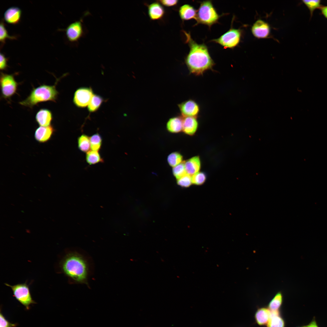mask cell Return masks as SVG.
<instances>
[{"label": "cell", "instance_id": "6da1fadb", "mask_svg": "<svg viewBox=\"0 0 327 327\" xmlns=\"http://www.w3.org/2000/svg\"><path fill=\"white\" fill-rule=\"evenodd\" d=\"M183 32L186 38V41L190 48L185 59L189 73L196 76L203 75L206 71L212 70L215 63L205 45L197 43L189 33L185 31Z\"/></svg>", "mask_w": 327, "mask_h": 327}, {"label": "cell", "instance_id": "7a4b0ae2", "mask_svg": "<svg viewBox=\"0 0 327 327\" xmlns=\"http://www.w3.org/2000/svg\"><path fill=\"white\" fill-rule=\"evenodd\" d=\"M61 271L73 282L88 284L89 268L87 260L77 252L67 254L60 263Z\"/></svg>", "mask_w": 327, "mask_h": 327}, {"label": "cell", "instance_id": "3957f363", "mask_svg": "<svg viewBox=\"0 0 327 327\" xmlns=\"http://www.w3.org/2000/svg\"><path fill=\"white\" fill-rule=\"evenodd\" d=\"M58 80H57L54 85L43 84L36 88H34L27 98L19 102V104L31 108L41 102L48 101L56 102L58 92L55 86Z\"/></svg>", "mask_w": 327, "mask_h": 327}, {"label": "cell", "instance_id": "277c9868", "mask_svg": "<svg viewBox=\"0 0 327 327\" xmlns=\"http://www.w3.org/2000/svg\"><path fill=\"white\" fill-rule=\"evenodd\" d=\"M220 17L211 2L204 1L200 2L197 10L196 24H201L210 27L218 22Z\"/></svg>", "mask_w": 327, "mask_h": 327}, {"label": "cell", "instance_id": "5b68a950", "mask_svg": "<svg viewBox=\"0 0 327 327\" xmlns=\"http://www.w3.org/2000/svg\"><path fill=\"white\" fill-rule=\"evenodd\" d=\"M5 284L10 287L13 296L27 310L30 309L31 305L36 303L32 298L29 286L27 283H19L14 285L6 283Z\"/></svg>", "mask_w": 327, "mask_h": 327}, {"label": "cell", "instance_id": "8992f818", "mask_svg": "<svg viewBox=\"0 0 327 327\" xmlns=\"http://www.w3.org/2000/svg\"><path fill=\"white\" fill-rule=\"evenodd\" d=\"M242 35V31L240 29L232 28L212 41L218 44L225 48H233L239 44Z\"/></svg>", "mask_w": 327, "mask_h": 327}, {"label": "cell", "instance_id": "52a82bcc", "mask_svg": "<svg viewBox=\"0 0 327 327\" xmlns=\"http://www.w3.org/2000/svg\"><path fill=\"white\" fill-rule=\"evenodd\" d=\"M0 84L2 97L4 99H9L16 93L18 84L13 75L1 72Z\"/></svg>", "mask_w": 327, "mask_h": 327}, {"label": "cell", "instance_id": "ba28073f", "mask_svg": "<svg viewBox=\"0 0 327 327\" xmlns=\"http://www.w3.org/2000/svg\"><path fill=\"white\" fill-rule=\"evenodd\" d=\"M94 94L93 90L91 88H79L74 93L73 102L78 107H85L89 104Z\"/></svg>", "mask_w": 327, "mask_h": 327}, {"label": "cell", "instance_id": "9c48e42d", "mask_svg": "<svg viewBox=\"0 0 327 327\" xmlns=\"http://www.w3.org/2000/svg\"><path fill=\"white\" fill-rule=\"evenodd\" d=\"M181 115L183 117H197L200 112L199 105L195 101L189 99L178 104Z\"/></svg>", "mask_w": 327, "mask_h": 327}, {"label": "cell", "instance_id": "30bf717a", "mask_svg": "<svg viewBox=\"0 0 327 327\" xmlns=\"http://www.w3.org/2000/svg\"><path fill=\"white\" fill-rule=\"evenodd\" d=\"M82 20L81 19L71 23L65 29L66 37L70 42H77L82 36L84 30Z\"/></svg>", "mask_w": 327, "mask_h": 327}, {"label": "cell", "instance_id": "8fae6325", "mask_svg": "<svg viewBox=\"0 0 327 327\" xmlns=\"http://www.w3.org/2000/svg\"><path fill=\"white\" fill-rule=\"evenodd\" d=\"M270 27L269 24L261 20H256L253 25L251 31L253 36L258 39L269 38L270 33Z\"/></svg>", "mask_w": 327, "mask_h": 327}, {"label": "cell", "instance_id": "7c38bea8", "mask_svg": "<svg viewBox=\"0 0 327 327\" xmlns=\"http://www.w3.org/2000/svg\"><path fill=\"white\" fill-rule=\"evenodd\" d=\"M54 130L51 125L47 127L40 126L35 130V138L39 143L46 142L50 139Z\"/></svg>", "mask_w": 327, "mask_h": 327}, {"label": "cell", "instance_id": "4fadbf2b", "mask_svg": "<svg viewBox=\"0 0 327 327\" xmlns=\"http://www.w3.org/2000/svg\"><path fill=\"white\" fill-rule=\"evenodd\" d=\"M148 13L150 18L153 20L161 19L164 16L165 11L159 2H154L147 5Z\"/></svg>", "mask_w": 327, "mask_h": 327}, {"label": "cell", "instance_id": "5bb4252c", "mask_svg": "<svg viewBox=\"0 0 327 327\" xmlns=\"http://www.w3.org/2000/svg\"><path fill=\"white\" fill-rule=\"evenodd\" d=\"M52 118L51 112L46 109H40L35 116L36 121L40 126L47 127L51 125Z\"/></svg>", "mask_w": 327, "mask_h": 327}, {"label": "cell", "instance_id": "9a60e30c", "mask_svg": "<svg viewBox=\"0 0 327 327\" xmlns=\"http://www.w3.org/2000/svg\"><path fill=\"white\" fill-rule=\"evenodd\" d=\"M21 14V10L18 7H12L8 8L4 14V18L8 23L11 24H17L20 19Z\"/></svg>", "mask_w": 327, "mask_h": 327}, {"label": "cell", "instance_id": "2e32d148", "mask_svg": "<svg viewBox=\"0 0 327 327\" xmlns=\"http://www.w3.org/2000/svg\"><path fill=\"white\" fill-rule=\"evenodd\" d=\"M196 118L191 117H183V130L185 133L192 135L196 132L198 126Z\"/></svg>", "mask_w": 327, "mask_h": 327}, {"label": "cell", "instance_id": "e0dca14e", "mask_svg": "<svg viewBox=\"0 0 327 327\" xmlns=\"http://www.w3.org/2000/svg\"><path fill=\"white\" fill-rule=\"evenodd\" d=\"M197 10L192 6L186 4L180 6L179 10V14L181 19L187 21L194 19L196 20Z\"/></svg>", "mask_w": 327, "mask_h": 327}, {"label": "cell", "instance_id": "ac0fdd59", "mask_svg": "<svg viewBox=\"0 0 327 327\" xmlns=\"http://www.w3.org/2000/svg\"><path fill=\"white\" fill-rule=\"evenodd\" d=\"M271 315V311L268 308L263 307L259 308L256 312L255 319L256 322L260 325L267 324Z\"/></svg>", "mask_w": 327, "mask_h": 327}, {"label": "cell", "instance_id": "d6986e66", "mask_svg": "<svg viewBox=\"0 0 327 327\" xmlns=\"http://www.w3.org/2000/svg\"><path fill=\"white\" fill-rule=\"evenodd\" d=\"M187 174L192 176L198 172L200 167V162L198 157H193L184 163Z\"/></svg>", "mask_w": 327, "mask_h": 327}, {"label": "cell", "instance_id": "ffe728a7", "mask_svg": "<svg viewBox=\"0 0 327 327\" xmlns=\"http://www.w3.org/2000/svg\"><path fill=\"white\" fill-rule=\"evenodd\" d=\"M183 119L181 117L177 116L169 119L167 124V130L172 133H177L183 130Z\"/></svg>", "mask_w": 327, "mask_h": 327}, {"label": "cell", "instance_id": "44dd1931", "mask_svg": "<svg viewBox=\"0 0 327 327\" xmlns=\"http://www.w3.org/2000/svg\"><path fill=\"white\" fill-rule=\"evenodd\" d=\"M285 323L280 316L279 311H271L270 318L267 324V327H285Z\"/></svg>", "mask_w": 327, "mask_h": 327}, {"label": "cell", "instance_id": "7402d4cb", "mask_svg": "<svg viewBox=\"0 0 327 327\" xmlns=\"http://www.w3.org/2000/svg\"><path fill=\"white\" fill-rule=\"evenodd\" d=\"M283 301V296L281 292H278L269 303L268 308L271 311H278Z\"/></svg>", "mask_w": 327, "mask_h": 327}, {"label": "cell", "instance_id": "603a6c76", "mask_svg": "<svg viewBox=\"0 0 327 327\" xmlns=\"http://www.w3.org/2000/svg\"><path fill=\"white\" fill-rule=\"evenodd\" d=\"M78 147L80 150L84 153H87L91 149L90 137L83 134L78 138Z\"/></svg>", "mask_w": 327, "mask_h": 327}, {"label": "cell", "instance_id": "cb8c5ba5", "mask_svg": "<svg viewBox=\"0 0 327 327\" xmlns=\"http://www.w3.org/2000/svg\"><path fill=\"white\" fill-rule=\"evenodd\" d=\"M86 160L89 165H94L104 162L98 151L90 150L86 153Z\"/></svg>", "mask_w": 327, "mask_h": 327}, {"label": "cell", "instance_id": "d4e9b609", "mask_svg": "<svg viewBox=\"0 0 327 327\" xmlns=\"http://www.w3.org/2000/svg\"><path fill=\"white\" fill-rule=\"evenodd\" d=\"M104 101V99L99 95L94 94L88 105V109L90 112L96 111Z\"/></svg>", "mask_w": 327, "mask_h": 327}, {"label": "cell", "instance_id": "484cf974", "mask_svg": "<svg viewBox=\"0 0 327 327\" xmlns=\"http://www.w3.org/2000/svg\"><path fill=\"white\" fill-rule=\"evenodd\" d=\"M90 147L91 150L99 151L102 144V138L98 133L95 134L90 137Z\"/></svg>", "mask_w": 327, "mask_h": 327}, {"label": "cell", "instance_id": "4316f807", "mask_svg": "<svg viewBox=\"0 0 327 327\" xmlns=\"http://www.w3.org/2000/svg\"><path fill=\"white\" fill-rule=\"evenodd\" d=\"M302 1L309 10L311 17H312L314 11L317 9H320L322 6L321 4V1L319 0H304Z\"/></svg>", "mask_w": 327, "mask_h": 327}, {"label": "cell", "instance_id": "83f0119b", "mask_svg": "<svg viewBox=\"0 0 327 327\" xmlns=\"http://www.w3.org/2000/svg\"><path fill=\"white\" fill-rule=\"evenodd\" d=\"M182 159V156L180 154L177 152H173L168 156L167 161L170 166L174 167L181 163Z\"/></svg>", "mask_w": 327, "mask_h": 327}, {"label": "cell", "instance_id": "f1b7e54d", "mask_svg": "<svg viewBox=\"0 0 327 327\" xmlns=\"http://www.w3.org/2000/svg\"><path fill=\"white\" fill-rule=\"evenodd\" d=\"M172 171L173 175L177 179L187 174L184 163H181L173 167Z\"/></svg>", "mask_w": 327, "mask_h": 327}, {"label": "cell", "instance_id": "f546056e", "mask_svg": "<svg viewBox=\"0 0 327 327\" xmlns=\"http://www.w3.org/2000/svg\"><path fill=\"white\" fill-rule=\"evenodd\" d=\"M13 39L16 38L14 36H9L3 21H1L0 26V41L2 44L5 42L6 39Z\"/></svg>", "mask_w": 327, "mask_h": 327}, {"label": "cell", "instance_id": "4dcf8cb0", "mask_svg": "<svg viewBox=\"0 0 327 327\" xmlns=\"http://www.w3.org/2000/svg\"><path fill=\"white\" fill-rule=\"evenodd\" d=\"M192 183L191 176L187 174L178 179L177 180V184L182 187H188Z\"/></svg>", "mask_w": 327, "mask_h": 327}, {"label": "cell", "instance_id": "1f68e13d", "mask_svg": "<svg viewBox=\"0 0 327 327\" xmlns=\"http://www.w3.org/2000/svg\"><path fill=\"white\" fill-rule=\"evenodd\" d=\"M192 183L197 185L203 184L206 180L205 174L202 172H198L191 176Z\"/></svg>", "mask_w": 327, "mask_h": 327}, {"label": "cell", "instance_id": "d6a6232c", "mask_svg": "<svg viewBox=\"0 0 327 327\" xmlns=\"http://www.w3.org/2000/svg\"><path fill=\"white\" fill-rule=\"evenodd\" d=\"M17 323H12L9 322L1 312L0 314V327H16Z\"/></svg>", "mask_w": 327, "mask_h": 327}, {"label": "cell", "instance_id": "836d02e7", "mask_svg": "<svg viewBox=\"0 0 327 327\" xmlns=\"http://www.w3.org/2000/svg\"><path fill=\"white\" fill-rule=\"evenodd\" d=\"M158 1L162 5L166 7H170L176 5L178 3V1L177 0H160Z\"/></svg>", "mask_w": 327, "mask_h": 327}, {"label": "cell", "instance_id": "e575fe53", "mask_svg": "<svg viewBox=\"0 0 327 327\" xmlns=\"http://www.w3.org/2000/svg\"><path fill=\"white\" fill-rule=\"evenodd\" d=\"M0 69L1 70H4L7 68L8 59L2 53H0Z\"/></svg>", "mask_w": 327, "mask_h": 327}, {"label": "cell", "instance_id": "d590c367", "mask_svg": "<svg viewBox=\"0 0 327 327\" xmlns=\"http://www.w3.org/2000/svg\"><path fill=\"white\" fill-rule=\"evenodd\" d=\"M306 326V327H319L315 318H314Z\"/></svg>", "mask_w": 327, "mask_h": 327}, {"label": "cell", "instance_id": "8d00e7d4", "mask_svg": "<svg viewBox=\"0 0 327 327\" xmlns=\"http://www.w3.org/2000/svg\"><path fill=\"white\" fill-rule=\"evenodd\" d=\"M320 9L322 14L327 19V5H322Z\"/></svg>", "mask_w": 327, "mask_h": 327}, {"label": "cell", "instance_id": "74e56055", "mask_svg": "<svg viewBox=\"0 0 327 327\" xmlns=\"http://www.w3.org/2000/svg\"><path fill=\"white\" fill-rule=\"evenodd\" d=\"M26 232H27L28 233H30V230H28V229H26Z\"/></svg>", "mask_w": 327, "mask_h": 327}, {"label": "cell", "instance_id": "f35d334b", "mask_svg": "<svg viewBox=\"0 0 327 327\" xmlns=\"http://www.w3.org/2000/svg\"><path fill=\"white\" fill-rule=\"evenodd\" d=\"M306 327V326L305 325H303V326H299V327Z\"/></svg>", "mask_w": 327, "mask_h": 327}, {"label": "cell", "instance_id": "ab89813d", "mask_svg": "<svg viewBox=\"0 0 327 327\" xmlns=\"http://www.w3.org/2000/svg\"></svg>", "mask_w": 327, "mask_h": 327}]
</instances>
